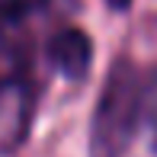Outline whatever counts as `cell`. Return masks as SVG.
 Segmentation results:
<instances>
[{"mask_svg":"<svg viewBox=\"0 0 157 157\" xmlns=\"http://www.w3.org/2000/svg\"><path fill=\"white\" fill-rule=\"evenodd\" d=\"M147 77L128 58L112 64L90 125V157H122L144 122Z\"/></svg>","mask_w":157,"mask_h":157,"instance_id":"obj_1","label":"cell"},{"mask_svg":"<svg viewBox=\"0 0 157 157\" xmlns=\"http://www.w3.org/2000/svg\"><path fill=\"white\" fill-rule=\"evenodd\" d=\"M32 125V83L26 71H0V151L23 144Z\"/></svg>","mask_w":157,"mask_h":157,"instance_id":"obj_2","label":"cell"},{"mask_svg":"<svg viewBox=\"0 0 157 157\" xmlns=\"http://www.w3.org/2000/svg\"><path fill=\"white\" fill-rule=\"evenodd\" d=\"M48 61L67 80H83L93 61V42L83 29H61L48 39Z\"/></svg>","mask_w":157,"mask_h":157,"instance_id":"obj_3","label":"cell"},{"mask_svg":"<svg viewBox=\"0 0 157 157\" xmlns=\"http://www.w3.org/2000/svg\"><path fill=\"white\" fill-rule=\"evenodd\" d=\"M109 3H112V6H116V10H125V6H128V3H132V0H109Z\"/></svg>","mask_w":157,"mask_h":157,"instance_id":"obj_4","label":"cell"}]
</instances>
